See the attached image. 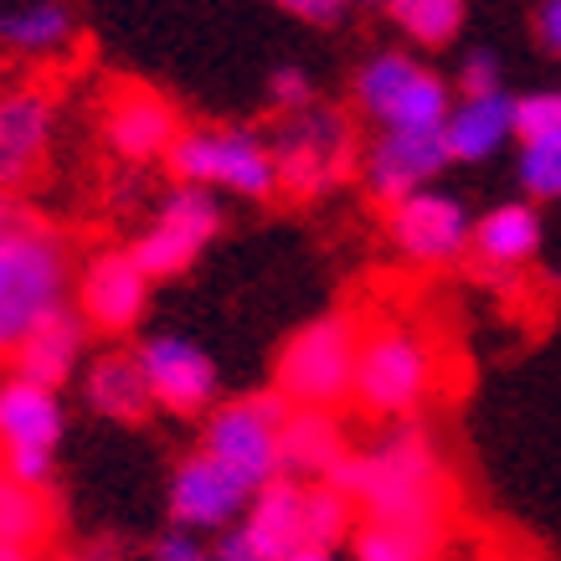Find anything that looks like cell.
<instances>
[{"label":"cell","instance_id":"obj_1","mask_svg":"<svg viewBox=\"0 0 561 561\" xmlns=\"http://www.w3.org/2000/svg\"><path fill=\"white\" fill-rule=\"evenodd\" d=\"M324 484L341 490L371 530H387L427 561L438 557L454 515V484L423 427H397L371 454H345Z\"/></svg>","mask_w":561,"mask_h":561},{"label":"cell","instance_id":"obj_2","mask_svg":"<svg viewBox=\"0 0 561 561\" xmlns=\"http://www.w3.org/2000/svg\"><path fill=\"white\" fill-rule=\"evenodd\" d=\"M68 238L0 191V356L68 305Z\"/></svg>","mask_w":561,"mask_h":561},{"label":"cell","instance_id":"obj_3","mask_svg":"<svg viewBox=\"0 0 561 561\" xmlns=\"http://www.w3.org/2000/svg\"><path fill=\"white\" fill-rule=\"evenodd\" d=\"M443 345L438 335L412 314H356V376L351 397L371 417H408L438 391L443 381Z\"/></svg>","mask_w":561,"mask_h":561},{"label":"cell","instance_id":"obj_4","mask_svg":"<svg viewBox=\"0 0 561 561\" xmlns=\"http://www.w3.org/2000/svg\"><path fill=\"white\" fill-rule=\"evenodd\" d=\"M351 376H356V314H324L305 324L284 356H278V397L289 408H320L335 412L351 397Z\"/></svg>","mask_w":561,"mask_h":561},{"label":"cell","instance_id":"obj_5","mask_svg":"<svg viewBox=\"0 0 561 561\" xmlns=\"http://www.w3.org/2000/svg\"><path fill=\"white\" fill-rule=\"evenodd\" d=\"M284 417H289V402L278 391L238 397V402L211 412L202 454L211 463H221L248 494H257L263 484L284 479L278 474V433H284Z\"/></svg>","mask_w":561,"mask_h":561},{"label":"cell","instance_id":"obj_6","mask_svg":"<svg viewBox=\"0 0 561 561\" xmlns=\"http://www.w3.org/2000/svg\"><path fill=\"white\" fill-rule=\"evenodd\" d=\"M351 150H356L351 124H345L335 108H320V103L289 114L268 145L278 186L294 191V196H320V191L335 186V181L351 171Z\"/></svg>","mask_w":561,"mask_h":561},{"label":"cell","instance_id":"obj_7","mask_svg":"<svg viewBox=\"0 0 561 561\" xmlns=\"http://www.w3.org/2000/svg\"><path fill=\"white\" fill-rule=\"evenodd\" d=\"M356 103L371 114L381 129H417V135H433L448 119V83L438 72L417 68L402 51H376L371 62L356 72Z\"/></svg>","mask_w":561,"mask_h":561},{"label":"cell","instance_id":"obj_8","mask_svg":"<svg viewBox=\"0 0 561 561\" xmlns=\"http://www.w3.org/2000/svg\"><path fill=\"white\" fill-rule=\"evenodd\" d=\"M171 171L186 186H221L238 196H273L278 171H273L268 145L253 129H191L171 145Z\"/></svg>","mask_w":561,"mask_h":561},{"label":"cell","instance_id":"obj_9","mask_svg":"<svg viewBox=\"0 0 561 561\" xmlns=\"http://www.w3.org/2000/svg\"><path fill=\"white\" fill-rule=\"evenodd\" d=\"M217 227H221L217 202H211L202 186H181L165 196V206L154 211V221L145 227V238L129 248V257L139 263L145 278H171V273L191 268V257L217 238Z\"/></svg>","mask_w":561,"mask_h":561},{"label":"cell","instance_id":"obj_10","mask_svg":"<svg viewBox=\"0 0 561 561\" xmlns=\"http://www.w3.org/2000/svg\"><path fill=\"white\" fill-rule=\"evenodd\" d=\"M103 135L129 165H150L171 154V145L181 139V119H175V103L160 99L154 88L119 83L103 103Z\"/></svg>","mask_w":561,"mask_h":561},{"label":"cell","instance_id":"obj_11","mask_svg":"<svg viewBox=\"0 0 561 561\" xmlns=\"http://www.w3.org/2000/svg\"><path fill=\"white\" fill-rule=\"evenodd\" d=\"M469 232L474 221L463 217V206L438 191H412L408 202L391 206V242L402 248L408 263H427V268L454 263L469 248Z\"/></svg>","mask_w":561,"mask_h":561},{"label":"cell","instance_id":"obj_12","mask_svg":"<svg viewBox=\"0 0 561 561\" xmlns=\"http://www.w3.org/2000/svg\"><path fill=\"white\" fill-rule=\"evenodd\" d=\"M139 371H145V387H150L154 408H171V412H202L211 408L217 397V366L206 356L202 345L175 341V335H154L135 351Z\"/></svg>","mask_w":561,"mask_h":561},{"label":"cell","instance_id":"obj_13","mask_svg":"<svg viewBox=\"0 0 561 561\" xmlns=\"http://www.w3.org/2000/svg\"><path fill=\"white\" fill-rule=\"evenodd\" d=\"M51 145V93L47 88H11L0 93V191L26 186Z\"/></svg>","mask_w":561,"mask_h":561},{"label":"cell","instance_id":"obj_14","mask_svg":"<svg viewBox=\"0 0 561 561\" xmlns=\"http://www.w3.org/2000/svg\"><path fill=\"white\" fill-rule=\"evenodd\" d=\"M145 299H150V278L139 273V263L129 253H99L88 263L83 284H78V314H83V324L108 330V335L135 330L139 314H145Z\"/></svg>","mask_w":561,"mask_h":561},{"label":"cell","instance_id":"obj_15","mask_svg":"<svg viewBox=\"0 0 561 561\" xmlns=\"http://www.w3.org/2000/svg\"><path fill=\"white\" fill-rule=\"evenodd\" d=\"M443 165H448L443 129H433V135H417V129H387V135L371 145L366 186L376 191V202L397 206V202H408L412 191H423Z\"/></svg>","mask_w":561,"mask_h":561},{"label":"cell","instance_id":"obj_16","mask_svg":"<svg viewBox=\"0 0 561 561\" xmlns=\"http://www.w3.org/2000/svg\"><path fill=\"white\" fill-rule=\"evenodd\" d=\"M253 494L206 454H186L171 474V515L186 530H221L248 511Z\"/></svg>","mask_w":561,"mask_h":561},{"label":"cell","instance_id":"obj_17","mask_svg":"<svg viewBox=\"0 0 561 561\" xmlns=\"http://www.w3.org/2000/svg\"><path fill=\"white\" fill-rule=\"evenodd\" d=\"M83 335H88V324H83V314H78V309H72V305L51 309L47 320L36 324L32 335L11 351V366H16L21 381H36V387L57 391L72 376L78 356H83Z\"/></svg>","mask_w":561,"mask_h":561},{"label":"cell","instance_id":"obj_18","mask_svg":"<svg viewBox=\"0 0 561 561\" xmlns=\"http://www.w3.org/2000/svg\"><path fill=\"white\" fill-rule=\"evenodd\" d=\"M341 459H345V433H341V423H335V412L289 408L284 433H278V474L324 484Z\"/></svg>","mask_w":561,"mask_h":561},{"label":"cell","instance_id":"obj_19","mask_svg":"<svg viewBox=\"0 0 561 561\" xmlns=\"http://www.w3.org/2000/svg\"><path fill=\"white\" fill-rule=\"evenodd\" d=\"M242 536L257 551V561H284L294 551H309L305 541V484L294 479H273L253 500V515L242 520Z\"/></svg>","mask_w":561,"mask_h":561},{"label":"cell","instance_id":"obj_20","mask_svg":"<svg viewBox=\"0 0 561 561\" xmlns=\"http://www.w3.org/2000/svg\"><path fill=\"white\" fill-rule=\"evenodd\" d=\"M62 438V408H57V391L36 387V381H0V454H16V448H47Z\"/></svg>","mask_w":561,"mask_h":561},{"label":"cell","instance_id":"obj_21","mask_svg":"<svg viewBox=\"0 0 561 561\" xmlns=\"http://www.w3.org/2000/svg\"><path fill=\"white\" fill-rule=\"evenodd\" d=\"M511 114L515 99L505 93H484V99H459L443 119V145L448 160H484L511 139Z\"/></svg>","mask_w":561,"mask_h":561},{"label":"cell","instance_id":"obj_22","mask_svg":"<svg viewBox=\"0 0 561 561\" xmlns=\"http://www.w3.org/2000/svg\"><path fill=\"white\" fill-rule=\"evenodd\" d=\"M88 408L114 417V423H145L150 417V387H145V371H139V356H124V351H108L88 366Z\"/></svg>","mask_w":561,"mask_h":561},{"label":"cell","instance_id":"obj_23","mask_svg":"<svg viewBox=\"0 0 561 561\" xmlns=\"http://www.w3.org/2000/svg\"><path fill=\"white\" fill-rule=\"evenodd\" d=\"M474 253L490 263V268H520L536 248H541V217L530 211L526 202H511V206H494L484 217L474 221Z\"/></svg>","mask_w":561,"mask_h":561},{"label":"cell","instance_id":"obj_24","mask_svg":"<svg viewBox=\"0 0 561 561\" xmlns=\"http://www.w3.org/2000/svg\"><path fill=\"white\" fill-rule=\"evenodd\" d=\"M51 530H57V515H51L47 494L0 479V546H16L26 557H42Z\"/></svg>","mask_w":561,"mask_h":561},{"label":"cell","instance_id":"obj_25","mask_svg":"<svg viewBox=\"0 0 561 561\" xmlns=\"http://www.w3.org/2000/svg\"><path fill=\"white\" fill-rule=\"evenodd\" d=\"M68 32H72V21L57 0H36V5H21L11 16H0V42L16 51H32V57L57 51L68 42Z\"/></svg>","mask_w":561,"mask_h":561},{"label":"cell","instance_id":"obj_26","mask_svg":"<svg viewBox=\"0 0 561 561\" xmlns=\"http://www.w3.org/2000/svg\"><path fill=\"white\" fill-rule=\"evenodd\" d=\"M391 21L412 36V42H423V47H443V42H454L463 26V0H387Z\"/></svg>","mask_w":561,"mask_h":561},{"label":"cell","instance_id":"obj_27","mask_svg":"<svg viewBox=\"0 0 561 561\" xmlns=\"http://www.w3.org/2000/svg\"><path fill=\"white\" fill-rule=\"evenodd\" d=\"M511 135L520 139V145L561 139V93H526V99H515Z\"/></svg>","mask_w":561,"mask_h":561},{"label":"cell","instance_id":"obj_28","mask_svg":"<svg viewBox=\"0 0 561 561\" xmlns=\"http://www.w3.org/2000/svg\"><path fill=\"white\" fill-rule=\"evenodd\" d=\"M520 186L536 202H561V139L520 145Z\"/></svg>","mask_w":561,"mask_h":561},{"label":"cell","instance_id":"obj_29","mask_svg":"<svg viewBox=\"0 0 561 561\" xmlns=\"http://www.w3.org/2000/svg\"><path fill=\"white\" fill-rule=\"evenodd\" d=\"M0 469H5L11 484H26V490L47 494V484H51V454L47 448H16V454H0Z\"/></svg>","mask_w":561,"mask_h":561},{"label":"cell","instance_id":"obj_30","mask_svg":"<svg viewBox=\"0 0 561 561\" xmlns=\"http://www.w3.org/2000/svg\"><path fill=\"white\" fill-rule=\"evenodd\" d=\"M268 93H273V108H278V114H299V108H309V103H314L309 78L299 68H278V72H273Z\"/></svg>","mask_w":561,"mask_h":561},{"label":"cell","instance_id":"obj_31","mask_svg":"<svg viewBox=\"0 0 561 561\" xmlns=\"http://www.w3.org/2000/svg\"><path fill=\"white\" fill-rule=\"evenodd\" d=\"M459 88L463 99H484V93H500V62H494L490 51H474L459 72Z\"/></svg>","mask_w":561,"mask_h":561},{"label":"cell","instance_id":"obj_32","mask_svg":"<svg viewBox=\"0 0 561 561\" xmlns=\"http://www.w3.org/2000/svg\"><path fill=\"white\" fill-rule=\"evenodd\" d=\"M356 557L360 561H427V557H417L412 546H402L397 536H387V530H360V541H356Z\"/></svg>","mask_w":561,"mask_h":561},{"label":"cell","instance_id":"obj_33","mask_svg":"<svg viewBox=\"0 0 561 561\" xmlns=\"http://www.w3.org/2000/svg\"><path fill=\"white\" fill-rule=\"evenodd\" d=\"M154 561H217V557H211L191 530H171V536L154 541Z\"/></svg>","mask_w":561,"mask_h":561},{"label":"cell","instance_id":"obj_34","mask_svg":"<svg viewBox=\"0 0 561 561\" xmlns=\"http://www.w3.org/2000/svg\"><path fill=\"white\" fill-rule=\"evenodd\" d=\"M289 16H299V21H309V26H330V21H341V11H345V0H278Z\"/></svg>","mask_w":561,"mask_h":561},{"label":"cell","instance_id":"obj_35","mask_svg":"<svg viewBox=\"0 0 561 561\" xmlns=\"http://www.w3.org/2000/svg\"><path fill=\"white\" fill-rule=\"evenodd\" d=\"M536 36H541L546 51L561 57V0H546L541 11H536Z\"/></svg>","mask_w":561,"mask_h":561},{"label":"cell","instance_id":"obj_36","mask_svg":"<svg viewBox=\"0 0 561 561\" xmlns=\"http://www.w3.org/2000/svg\"><path fill=\"white\" fill-rule=\"evenodd\" d=\"M211 557H217V561H257V551L248 546V536L232 526V530H221V541H217V551H211Z\"/></svg>","mask_w":561,"mask_h":561},{"label":"cell","instance_id":"obj_37","mask_svg":"<svg viewBox=\"0 0 561 561\" xmlns=\"http://www.w3.org/2000/svg\"><path fill=\"white\" fill-rule=\"evenodd\" d=\"M284 561H330V551H294V557H284Z\"/></svg>","mask_w":561,"mask_h":561},{"label":"cell","instance_id":"obj_38","mask_svg":"<svg viewBox=\"0 0 561 561\" xmlns=\"http://www.w3.org/2000/svg\"><path fill=\"white\" fill-rule=\"evenodd\" d=\"M0 561H36V557H26V551H16V546H0Z\"/></svg>","mask_w":561,"mask_h":561},{"label":"cell","instance_id":"obj_39","mask_svg":"<svg viewBox=\"0 0 561 561\" xmlns=\"http://www.w3.org/2000/svg\"><path fill=\"white\" fill-rule=\"evenodd\" d=\"M345 5H376V0H345Z\"/></svg>","mask_w":561,"mask_h":561},{"label":"cell","instance_id":"obj_40","mask_svg":"<svg viewBox=\"0 0 561 561\" xmlns=\"http://www.w3.org/2000/svg\"><path fill=\"white\" fill-rule=\"evenodd\" d=\"M0 479H5V469H0Z\"/></svg>","mask_w":561,"mask_h":561}]
</instances>
